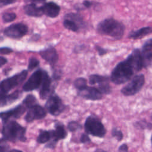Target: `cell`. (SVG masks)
<instances>
[{
    "label": "cell",
    "mask_w": 152,
    "mask_h": 152,
    "mask_svg": "<svg viewBox=\"0 0 152 152\" xmlns=\"http://www.w3.org/2000/svg\"><path fill=\"white\" fill-rule=\"evenodd\" d=\"M143 68L140 49L135 48L124 61L117 64L113 69L110 80L116 85H121L130 80L135 72Z\"/></svg>",
    "instance_id": "obj_1"
},
{
    "label": "cell",
    "mask_w": 152,
    "mask_h": 152,
    "mask_svg": "<svg viewBox=\"0 0 152 152\" xmlns=\"http://www.w3.org/2000/svg\"><path fill=\"white\" fill-rule=\"evenodd\" d=\"M4 141L16 142L18 141L25 142L26 128L14 120H8L2 123L1 131Z\"/></svg>",
    "instance_id": "obj_2"
},
{
    "label": "cell",
    "mask_w": 152,
    "mask_h": 152,
    "mask_svg": "<svg viewBox=\"0 0 152 152\" xmlns=\"http://www.w3.org/2000/svg\"><path fill=\"white\" fill-rule=\"evenodd\" d=\"M96 30L100 34L119 40L124 34L125 27L121 22L113 18H107L98 23Z\"/></svg>",
    "instance_id": "obj_3"
},
{
    "label": "cell",
    "mask_w": 152,
    "mask_h": 152,
    "mask_svg": "<svg viewBox=\"0 0 152 152\" xmlns=\"http://www.w3.org/2000/svg\"><path fill=\"white\" fill-rule=\"evenodd\" d=\"M85 132L88 135L99 138H103L106 134V129L101 121L94 115L88 116L84 122Z\"/></svg>",
    "instance_id": "obj_4"
},
{
    "label": "cell",
    "mask_w": 152,
    "mask_h": 152,
    "mask_svg": "<svg viewBox=\"0 0 152 152\" xmlns=\"http://www.w3.org/2000/svg\"><path fill=\"white\" fill-rule=\"evenodd\" d=\"M27 75L28 70L24 69L0 81V96L8 94L13 88L23 83Z\"/></svg>",
    "instance_id": "obj_5"
},
{
    "label": "cell",
    "mask_w": 152,
    "mask_h": 152,
    "mask_svg": "<svg viewBox=\"0 0 152 152\" xmlns=\"http://www.w3.org/2000/svg\"><path fill=\"white\" fill-rule=\"evenodd\" d=\"M145 83L144 74H140L134 75L131 81L121 90V93L125 96H134L143 87Z\"/></svg>",
    "instance_id": "obj_6"
},
{
    "label": "cell",
    "mask_w": 152,
    "mask_h": 152,
    "mask_svg": "<svg viewBox=\"0 0 152 152\" xmlns=\"http://www.w3.org/2000/svg\"><path fill=\"white\" fill-rule=\"evenodd\" d=\"M45 106L48 112L53 116H58L61 115L66 107L61 99L55 93L47 99Z\"/></svg>",
    "instance_id": "obj_7"
},
{
    "label": "cell",
    "mask_w": 152,
    "mask_h": 152,
    "mask_svg": "<svg viewBox=\"0 0 152 152\" xmlns=\"http://www.w3.org/2000/svg\"><path fill=\"white\" fill-rule=\"evenodd\" d=\"M44 73L45 70L40 68L35 71L23 85V91L28 92L39 88L43 80Z\"/></svg>",
    "instance_id": "obj_8"
},
{
    "label": "cell",
    "mask_w": 152,
    "mask_h": 152,
    "mask_svg": "<svg viewBox=\"0 0 152 152\" xmlns=\"http://www.w3.org/2000/svg\"><path fill=\"white\" fill-rule=\"evenodd\" d=\"M28 31V26L26 24L18 23L12 24L6 27L4 30V34L11 39H20L24 36Z\"/></svg>",
    "instance_id": "obj_9"
},
{
    "label": "cell",
    "mask_w": 152,
    "mask_h": 152,
    "mask_svg": "<svg viewBox=\"0 0 152 152\" xmlns=\"http://www.w3.org/2000/svg\"><path fill=\"white\" fill-rule=\"evenodd\" d=\"M52 82L53 81L50 78L48 73L46 71H45L43 80L39 90V96L41 99H47L55 93V84Z\"/></svg>",
    "instance_id": "obj_10"
},
{
    "label": "cell",
    "mask_w": 152,
    "mask_h": 152,
    "mask_svg": "<svg viewBox=\"0 0 152 152\" xmlns=\"http://www.w3.org/2000/svg\"><path fill=\"white\" fill-rule=\"evenodd\" d=\"M26 109L27 107L22 103L8 110L0 112V119L2 123L10 120L11 118H20L26 112Z\"/></svg>",
    "instance_id": "obj_11"
},
{
    "label": "cell",
    "mask_w": 152,
    "mask_h": 152,
    "mask_svg": "<svg viewBox=\"0 0 152 152\" xmlns=\"http://www.w3.org/2000/svg\"><path fill=\"white\" fill-rule=\"evenodd\" d=\"M46 116V112L45 108L37 104L28 108L24 116V120L27 122L30 123L35 120L42 119Z\"/></svg>",
    "instance_id": "obj_12"
},
{
    "label": "cell",
    "mask_w": 152,
    "mask_h": 152,
    "mask_svg": "<svg viewBox=\"0 0 152 152\" xmlns=\"http://www.w3.org/2000/svg\"><path fill=\"white\" fill-rule=\"evenodd\" d=\"M77 94L82 98L93 101L101 100L103 97V94L100 90L97 88L92 86H87L84 88L78 90Z\"/></svg>",
    "instance_id": "obj_13"
},
{
    "label": "cell",
    "mask_w": 152,
    "mask_h": 152,
    "mask_svg": "<svg viewBox=\"0 0 152 152\" xmlns=\"http://www.w3.org/2000/svg\"><path fill=\"white\" fill-rule=\"evenodd\" d=\"M141 54L143 68H146L152 63V38L145 41L142 46Z\"/></svg>",
    "instance_id": "obj_14"
},
{
    "label": "cell",
    "mask_w": 152,
    "mask_h": 152,
    "mask_svg": "<svg viewBox=\"0 0 152 152\" xmlns=\"http://www.w3.org/2000/svg\"><path fill=\"white\" fill-rule=\"evenodd\" d=\"M40 56L48 62L52 67L58 62L59 60V55L56 49L52 46H49L43 50L39 51Z\"/></svg>",
    "instance_id": "obj_15"
},
{
    "label": "cell",
    "mask_w": 152,
    "mask_h": 152,
    "mask_svg": "<svg viewBox=\"0 0 152 152\" xmlns=\"http://www.w3.org/2000/svg\"><path fill=\"white\" fill-rule=\"evenodd\" d=\"M41 7L43 14L50 18L56 17L59 14L61 11L60 6L52 1L44 4Z\"/></svg>",
    "instance_id": "obj_16"
},
{
    "label": "cell",
    "mask_w": 152,
    "mask_h": 152,
    "mask_svg": "<svg viewBox=\"0 0 152 152\" xmlns=\"http://www.w3.org/2000/svg\"><path fill=\"white\" fill-rule=\"evenodd\" d=\"M55 129L50 130L51 139L58 142L59 140L65 139L67 136V132L65 129L64 124L61 122H57L54 125Z\"/></svg>",
    "instance_id": "obj_17"
},
{
    "label": "cell",
    "mask_w": 152,
    "mask_h": 152,
    "mask_svg": "<svg viewBox=\"0 0 152 152\" xmlns=\"http://www.w3.org/2000/svg\"><path fill=\"white\" fill-rule=\"evenodd\" d=\"M25 14L33 17H40L43 14L41 7H38L36 4L30 3L23 7Z\"/></svg>",
    "instance_id": "obj_18"
},
{
    "label": "cell",
    "mask_w": 152,
    "mask_h": 152,
    "mask_svg": "<svg viewBox=\"0 0 152 152\" xmlns=\"http://www.w3.org/2000/svg\"><path fill=\"white\" fill-rule=\"evenodd\" d=\"M21 92L15 90L10 94H5L0 96V107L10 105L20 98Z\"/></svg>",
    "instance_id": "obj_19"
},
{
    "label": "cell",
    "mask_w": 152,
    "mask_h": 152,
    "mask_svg": "<svg viewBox=\"0 0 152 152\" xmlns=\"http://www.w3.org/2000/svg\"><path fill=\"white\" fill-rule=\"evenodd\" d=\"M152 33V27L150 26L143 27L136 30H132L129 32L128 37L129 39L136 40L141 39Z\"/></svg>",
    "instance_id": "obj_20"
},
{
    "label": "cell",
    "mask_w": 152,
    "mask_h": 152,
    "mask_svg": "<svg viewBox=\"0 0 152 152\" xmlns=\"http://www.w3.org/2000/svg\"><path fill=\"white\" fill-rule=\"evenodd\" d=\"M64 18L74 21L79 26L80 28H84L87 27V23L84 20L83 16L78 13L69 12L66 14Z\"/></svg>",
    "instance_id": "obj_21"
},
{
    "label": "cell",
    "mask_w": 152,
    "mask_h": 152,
    "mask_svg": "<svg viewBox=\"0 0 152 152\" xmlns=\"http://www.w3.org/2000/svg\"><path fill=\"white\" fill-rule=\"evenodd\" d=\"M110 78L107 76L101 75L99 74H91L88 77L89 84L91 86L99 84L104 81L109 80Z\"/></svg>",
    "instance_id": "obj_22"
},
{
    "label": "cell",
    "mask_w": 152,
    "mask_h": 152,
    "mask_svg": "<svg viewBox=\"0 0 152 152\" xmlns=\"http://www.w3.org/2000/svg\"><path fill=\"white\" fill-rule=\"evenodd\" d=\"M51 139L50 132L47 130L41 129L39 134V135L37 138V142L39 144H45L49 141Z\"/></svg>",
    "instance_id": "obj_23"
},
{
    "label": "cell",
    "mask_w": 152,
    "mask_h": 152,
    "mask_svg": "<svg viewBox=\"0 0 152 152\" xmlns=\"http://www.w3.org/2000/svg\"><path fill=\"white\" fill-rule=\"evenodd\" d=\"M27 109H28L36 104H38L37 100L36 97L33 94H28L23 100L22 103Z\"/></svg>",
    "instance_id": "obj_24"
},
{
    "label": "cell",
    "mask_w": 152,
    "mask_h": 152,
    "mask_svg": "<svg viewBox=\"0 0 152 152\" xmlns=\"http://www.w3.org/2000/svg\"><path fill=\"white\" fill-rule=\"evenodd\" d=\"M63 26L65 28L73 32H77L80 29L79 26L74 21L69 19L64 18Z\"/></svg>",
    "instance_id": "obj_25"
},
{
    "label": "cell",
    "mask_w": 152,
    "mask_h": 152,
    "mask_svg": "<svg viewBox=\"0 0 152 152\" xmlns=\"http://www.w3.org/2000/svg\"><path fill=\"white\" fill-rule=\"evenodd\" d=\"M97 88L103 94H109L112 92V87L109 84V80H106L99 84Z\"/></svg>",
    "instance_id": "obj_26"
},
{
    "label": "cell",
    "mask_w": 152,
    "mask_h": 152,
    "mask_svg": "<svg viewBox=\"0 0 152 152\" xmlns=\"http://www.w3.org/2000/svg\"><path fill=\"white\" fill-rule=\"evenodd\" d=\"M134 126L136 128L140 129H152V123L148 122L144 119H142V120L135 122L134 124Z\"/></svg>",
    "instance_id": "obj_27"
},
{
    "label": "cell",
    "mask_w": 152,
    "mask_h": 152,
    "mask_svg": "<svg viewBox=\"0 0 152 152\" xmlns=\"http://www.w3.org/2000/svg\"><path fill=\"white\" fill-rule=\"evenodd\" d=\"M87 80L83 77H78L76 78L74 81V86L77 90H80L87 86Z\"/></svg>",
    "instance_id": "obj_28"
},
{
    "label": "cell",
    "mask_w": 152,
    "mask_h": 152,
    "mask_svg": "<svg viewBox=\"0 0 152 152\" xmlns=\"http://www.w3.org/2000/svg\"><path fill=\"white\" fill-rule=\"evenodd\" d=\"M17 15L14 12H4L2 15V21L4 23H11L15 20Z\"/></svg>",
    "instance_id": "obj_29"
},
{
    "label": "cell",
    "mask_w": 152,
    "mask_h": 152,
    "mask_svg": "<svg viewBox=\"0 0 152 152\" xmlns=\"http://www.w3.org/2000/svg\"><path fill=\"white\" fill-rule=\"evenodd\" d=\"M68 129L71 132H75L82 128V125L77 121H72L68 124Z\"/></svg>",
    "instance_id": "obj_30"
},
{
    "label": "cell",
    "mask_w": 152,
    "mask_h": 152,
    "mask_svg": "<svg viewBox=\"0 0 152 152\" xmlns=\"http://www.w3.org/2000/svg\"><path fill=\"white\" fill-rule=\"evenodd\" d=\"M111 135L112 137L115 138L118 141H121L124 138V134L120 130L117 129V128H113L111 131Z\"/></svg>",
    "instance_id": "obj_31"
},
{
    "label": "cell",
    "mask_w": 152,
    "mask_h": 152,
    "mask_svg": "<svg viewBox=\"0 0 152 152\" xmlns=\"http://www.w3.org/2000/svg\"><path fill=\"white\" fill-rule=\"evenodd\" d=\"M40 64L39 61L35 57H30L28 60V70L31 71L34 68H37Z\"/></svg>",
    "instance_id": "obj_32"
},
{
    "label": "cell",
    "mask_w": 152,
    "mask_h": 152,
    "mask_svg": "<svg viewBox=\"0 0 152 152\" xmlns=\"http://www.w3.org/2000/svg\"><path fill=\"white\" fill-rule=\"evenodd\" d=\"M88 135V134H87L86 132V133H83L81 135V137H80V141L81 143H83V144L90 142L91 140L90 138L89 137V136Z\"/></svg>",
    "instance_id": "obj_33"
},
{
    "label": "cell",
    "mask_w": 152,
    "mask_h": 152,
    "mask_svg": "<svg viewBox=\"0 0 152 152\" xmlns=\"http://www.w3.org/2000/svg\"><path fill=\"white\" fill-rule=\"evenodd\" d=\"M95 49L96 50H97V53H98V55L100 56H102L104 55H106L107 52V49L100 46H98V45H96L95 46Z\"/></svg>",
    "instance_id": "obj_34"
},
{
    "label": "cell",
    "mask_w": 152,
    "mask_h": 152,
    "mask_svg": "<svg viewBox=\"0 0 152 152\" xmlns=\"http://www.w3.org/2000/svg\"><path fill=\"white\" fill-rule=\"evenodd\" d=\"M13 52V50L9 47H1L0 53L2 55H8Z\"/></svg>",
    "instance_id": "obj_35"
},
{
    "label": "cell",
    "mask_w": 152,
    "mask_h": 152,
    "mask_svg": "<svg viewBox=\"0 0 152 152\" xmlns=\"http://www.w3.org/2000/svg\"><path fill=\"white\" fill-rule=\"evenodd\" d=\"M57 143H58V142H56V141H55L53 140H50L45 145V148H50V149H54L55 148Z\"/></svg>",
    "instance_id": "obj_36"
},
{
    "label": "cell",
    "mask_w": 152,
    "mask_h": 152,
    "mask_svg": "<svg viewBox=\"0 0 152 152\" xmlns=\"http://www.w3.org/2000/svg\"><path fill=\"white\" fill-rule=\"evenodd\" d=\"M17 0H0V7H4L14 4Z\"/></svg>",
    "instance_id": "obj_37"
},
{
    "label": "cell",
    "mask_w": 152,
    "mask_h": 152,
    "mask_svg": "<svg viewBox=\"0 0 152 152\" xmlns=\"http://www.w3.org/2000/svg\"><path fill=\"white\" fill-rule=\"evenodd\" d=\"M10 145L7 144H0V152H4V151H10Z\"/></svg>",
    "instance_id": "obj_38"
},
{
    "label": "cell",
    "mask_w": 152,
    "mask_h": 152,
    "mask_svg": "<svg viewBox=\"0 0 152 152\" xmlns=\"http://www.w3.org/2000/svg\"><path fill=\"white\" fill-rule=\"evenodd\" d=\"M118 150L119 151H128V146L126 143L122 144L120 146H119Z\"/></svg>",
    "instance_id": "obj_39"
},
{
    "label": "cell",
    "mask_w": 152,
    "mask_h": 152,
    "mask_svg": "<svg viewBox=\"0 0 152 152\" xmlns=\"http://www.w3.org/2000/svg\"><path fill=\"white\" fill-rule=\"evenodd\" d=\"M82 4L84 6V7H85L86 8H89L93 5V2L92 1H90L88 0H84Z\"/></svg>",
    "instance_id": "obj_40"
},
{
    "label": "cell",
    "mask_w": 152,
    "mask_h": 152,
    "mask_svg": "<svg viewBox=\"0 0 152 152\" xmlns=\"http://www.w3.org/2000/svg\"><path fill=\"white\" fill-rule=\"evenodd\" d=\"M8 62V60L7 58L0 56V68L5 65Z\"/></svg>",
    "instance_id": "obj_41"
},
{
    "label": "cell",
    "mask_w": 152,
    "mask_h": 152,
    "mask_svg": "<svg viewBox=\"0 0 152 152\" xmlns=\"http://www.w3.org/2000/svg\"><path fill=\"white\" fill-rule=\"evenodd\" d=\"M26 2H30L34 4H40L43 3L46 1V0H24Z\"/></svg>",
    "instance_id": "obj_42"
},
{
    "label": "cell",
    "mask_w": 152,
    "mask_h": 152,
    "mask_svg": "<svg viewBox=\"0 0 152 152\" xmlns=\"http://www.w3.org/2000/svg\"><path fill=\"white\" fill-rule=\"evenodd\" d=\"M40 34L36 33V34H34V35H33V36L31 37V40L36 41V40H38V39L40 38Z\"/></svg>",
    "instance_id": "obj_43"
},
{
    "label": "cell",
    "mask_w": 152,
    "mask_h": 152,
    "mask_svg": "<svg viewBox=\"0 0 152 152\" xmlns=\"http://www.w3.org/2000/svg\"><path fill=\"white\" fill-rule=\"evenodd\" d=\"M10 151H21V150H17V149H12V150H10Z\"/></svg>",
    "instance_id": "obj_44"
},
{
    "label": "cell",
    "mask_w": 152,
    "mask_h": 152,
    "mask_svg": "<svg viewBox=\"0 0 152 152\" xmlns=\"http://www.w3.org/2000/svg\"><path fill=\"white\" fill-rule=\"evenodd\" d=\"M3 39H3V37H2V36H1L0 35V42H1Z\"/></svg>",
    "instance_id": "obj_45"
},
{
    "label": "cell",
    "mask_w": 152,
    "mask_h": 152,
    "mask_svg": "<svg viewBox=\"0 0 152 152\" xmlns=\"http://www.w3.org/2000/svg\"><path fill=\"white\" fill-rule=\"evenodd\" d=\"M2 141H4V140H3V138H0V144H1Z\"/></svg>",
    "instance_id": "obj_46"
},
{
    "label": "cell",
    "mask_w": 152,
    "mask_h": 152,
    "mask_svg": "<svg viewBox=\"0 0 152 152\" xmlns=\"http://www.w3.org/2000/svg\"><path fill=\"white\" fill-rule=\"evenodd\" d=\"M151 145H152V135L151 137Z\"/></svg>",
    "instance_id": "obj_47"
},
{
    "label": "cell",
    "mask_w": 152,
    "mask_h": 152,
    "mask_svg": "<svg viewBox=\"0 0 152 152\" xmlns=\"http://www.w3.org/2000/svg\"><path fill=\"white\" fill-rule=\"evenodd\" d=\"M150 118H151V119L152 120V113H151V116H150Z\"/></svg>",
    "instance_id": "obj_48"
}]
</instances>
